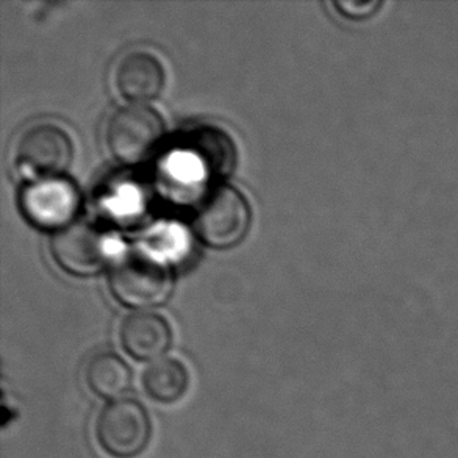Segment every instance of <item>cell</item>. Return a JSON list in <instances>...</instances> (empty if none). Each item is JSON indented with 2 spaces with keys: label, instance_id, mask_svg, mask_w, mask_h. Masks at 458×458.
Listing matches in <instances>:
<instances>
[{
  "label": "cell",
  "instance_id": "cell-3",
  "mask_svg": "<svg viewBox=\"0 0 458 458\" xmlns=\"http://www.w3.org/2000/svg\"><path fill=\"white\" fill-rule=\"evenodd\" d=\"M108 282L118 302L137 311L165 304L173 290V274L166 263L141 249L123 255Z\"/></svg>",
  "mask_w": 458,
  "mask_h": 458
},
{
  "label": "cell",
  "instance_id": "cell-7",
  "mask_svg": "<svg viewBox=\"0 0 458 458\" xmlns=\"http://www.w3.org/2000/svg\"><path fill=\"white\" fill-rule=\"evenodd\" d=\"M21 208L35 227L58 232L74 223L81 208V194L72 182L63 177L39 180L21 192Z\"/></svg>",
  "mask_w": 458,
  "mask_h": 458
},
{
  "label": "cell",
  "instance_id": "cell-12",
  "mask_svg": "<svg viewBox=\"0 0 458 458\" xmlns=\"http://www.w3.org/2000/svg\"><path fill=\"white\" fill-rule=\"evenodd\" d=\"M140 384L150 403L173 407L182 403L191 390V371L177 357H165L141 372Z\"/></svg>",
  "mask_w": 458,
  "mask_h": 458
},
{
  "label": "cell",
  "instance_id": "cell-4",
  "mask_svg": "<svg viewBox=\"0 0 458 458\" xmlns=\"http://www.w3.org/2000/svg\"><path fill=\"white\" fill-rule=\"evenodd\" d=\"M166 127L160 113L146 104L119 106L110 114L106 141L113 157L127 166H140L160 149Z\"/></svg>",
  "mask_w": 458,
  "mask_h": 458
},
{
  "label": "cell",
  "instance_id": "cell-13",
  "mask_svg": "<svg viewBox=\"0 0 458 458\" xmlns=\"http://www.w3.org/2000/svg\"><path fill=\"white\" fill-rule=\"evenodd\" d=\"M334 5L335 8H336L343 16H346V18L361 19L366 18V16H369L372 10H374V8H377V5H380V4H378V2H372V0H368V2H357V0H335Z\"/></svg>",
  "mask_w": 458,
  "mask_h": 458
},
{
  "label": "cell",
  "instance_id": "cell-9",
  "mask_svg": "<svg viewBox=\"0 0 458 458\" xmlns=\"http://www.w3.org/2000/svg\"><path fill=\"white\" fill-rule=\"evenodd\" d=\"M119 343L131 360L138 363H154L165 359L173 349L174 330L165 316L141 310L123 319Z\"/></svg>",
  "mask_w": 458,
  "mask_h": 458
},
{
  "label": "cell",
  "instance_id": "cell-11",
  "mask_svg": "<svg viewBox=\"0 0 458 458\" xmlns=\"http://www.w3.org/2000/svg\"><path fill=\"white\" fill-rule=\"evenodd\" d=\"M83 384L99 401L124 397L133 388V369L118 352L98 351L83 368Z\"/></svg>",
  "mask_w": 458,
  "mask_h": 458
},
{
  "label": "cell",
  "instance_id": "cell-2",
  "mask_svg": "<svg viewBox=\"0 0 458 458\" xmlns=\"http://www.w3.org/2000/svg\"><path fill=\"white\" fill-rule=\"evenodd\" d=\"M12 154L16 173L33 183L63 177L74 158V144L63 127L41 121L21 131Z\"/></svg>",
  "mask_w": 458,
  "mask_h": 458
},
{
  "label": "cell",
  "instance_id": "cell-6",
  "mask_svg": "<svg viewBox=\"0 0 458 458\" xmlns=\"http://www.w3.org/2000/svg\"><path fill=\"white\" fill-rule=\"evenodd\" d=\"M50 255L64 273L88 277L100 273L112 257V242L96 224L74 221L55 232Z\"/></svg>",
  "mask_w": 458,
  "mask_h": 458
},
{
  "label": "cell",
  "instance_id": "cell-1",
  "mask_svg": "<svg viewBox=\"0 0 458 458\" xmlns=\"http://www.w3.org/2000/svg\"><path fill=\"white\" fill-rule=\"evenodd\" d=\"M148 405L137 396L106 403L94 416V445L106 458H141L154 443Z\"/></svg>",
  "mask_w": 458,
  "mask_h": 458
},
{
  "label": "cell",
  "instance_id": "cell-10",
  "mask_svg": "<svg viewBox=\"0 0 458 458\" xmlns=\"http://www.w3.org/2000/svg\"><path fill=\"white\" fill-rule=\"evenodd\" d=\"M113 81L124 99L146 104L160 96L166 85V71L160 58L149 50L133 49L119 58Z\"/></svg>",
  "mask_w": 458,
  "mask_h": 458
},
{
  "label": "cell",
  "instance_id": "cell-8",
  "mask_svg": "<svg viewBox=\"0 0 458 458\" xmlns=\"http://www.w3.org/2000/svg\"><path fill=\"white\" fill-rule=\"evenodd\" d=\"M180 150L192 173L204 179H224L236 165V148L232 138L210 125L188 131L180 143Z\"/></svg>",
  "mask_w": 458,
  "mask_h": 458
},
{
  "label": "cell",
  "instance_id": "cell-5",
  "mask_svg": "<svg viewBox=\"0 0 458 458\" xmlns=\"http://www.w3.org/2000/svg\"><path fill=\"white\" fill-rule=\"evenodd\" d=\"M252 208L240 190L217 185L199 205L192 227L199 240L211 249H230L248 235Z\"/></svg>",
  "mask_w": 458,
  "mask_h": 458
}]
</instances>
